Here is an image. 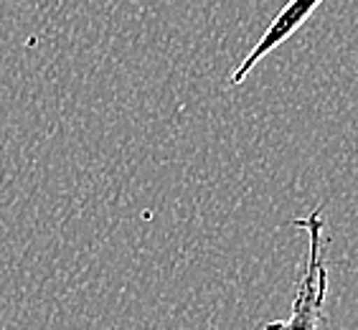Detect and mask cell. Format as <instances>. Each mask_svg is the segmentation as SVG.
Wrapping results in <instances>:
<instances>
[{
  "instance_id": "obj_1",
  "label": "cell",
  "mask_w": 358,
  "mask_h": 330,
  "mask_svg": "<svg viewBox=\"0 0 358 330\" xmlns=\"http://www.w3.org/2000/svg\"><path fill=\"white\" fill-rule=\"evenodd\" d=\"M292 227L308 231V259L303 280L297 285L287 320H269L262 325V330H320L323 303L328 295V267L323 259V211L317 208L308 219H295Z\"/></svg>"
},
{
  "instance_id": "obj_2",
  "label": "cell",
  "mask_w": 358,
  "mask_h": 330,
  "mask_svg": "<svg viewBox=\"0 0 358 330\" xmlns=\"http://www.w3.org/2000/svg\"><path fill=\"white\" fill-rule=\"evenodd\" d=\"M320 3H323V0H289L287 6H285L282 10L272 18V23L264 28V34L259 36L257 46L252 48V51L244 56V62H241L239 66L231 71L229 82H231V84L244 82V79L252 74V69H255L257 64L262 62L264 56L272 54L277 46H282L289 36L295 34L297 28H303V23L308 21L313 13H315Z\"/></svg>"
}]
</instances>
